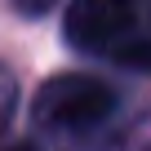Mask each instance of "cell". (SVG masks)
I'll return each instance as SVG.
<instances>
[{"instance_id":"cell-4","label":"cell","mask_w":151,"mask_h":151,"mask_svg":"<svg viewBox=\"0 0 151 151\" xmlns=\"http://www.w3.org/2000/svg\"><path fill=\"white\" fill-rule=\"evenodd\" d=\"M9 151H40V147H31V142H18V147H9Z\"/></svg>"},{"instance_id":"cell-1","label":"cell","mask_w":151,"mask_h":151,"mask_svg":"<svg viewBox=\"0 0 151 151\" xmlns=\"http://www.w3.org/2000/svg\"><path fill=\"white\" fill-rule=\"evenodd\" d=\"M111 111H116L111 85H102L98 76H85V71L49 76V80L40 85V93H36V102H31L36 124H40L45 133H53V138L93 133Z\"/></svg>"},{"instance_id":"cell-2","label":"cell","mask_w":151,"mask_h":151,"mask_svg":"<svg viewBox=\"0 0 151 151\" xmlns=\"http://www.w3.org/2000/svg\"><path fill=\"white\" fill-rule=\"evenodd\" d=\"M14 102H18V80H14V71L0 62V129L14 120Z\"/></svg>"},{"instance_id":"cell-3","label":"cell","mask_w":151,"mask_h":151,"mask_svg":"<svg viewBox=\"0 0 151 151\" xmlns=\"http://www.w3.org/2000/svg\"><path fill=\"white\" fill-rule=\"evenodd\" d=\"M9 5H14L18 14H45V9L58 5V0H9Z\"/></svg>"}]
</instances>
